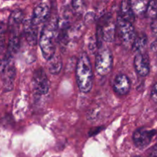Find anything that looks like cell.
<instances>
[{
  "label": "cell",
  "mask_w": 157,
  "mask_h": 157,
  "mask_svg": "<svg viewBox=\"0 0 157 157\" xmlns=\"http://www.w3.org/2000/svg\"><path fill=\"white\" fill-rule=\"evenodd\" d=\"M59 26V20L56 14L51 13L48 21L44 26L39 39V44L43 57L49 60L55 55V41Z\"/></svg>",
  "instance_id": "1"
},
{
  "label": "cell",
  "mask_w": 157,
  "mask_h": 157,
  "mask_svg": "<svg viewBox=\"0 0 157 157\" xmlns=\"http://www.w3.org/2000/svg\"><path fill=\"white\" fill-rule=\"evenodd\" d=\"M76 79L78 87L83 93H88L93 86L94 75L91 63L86 53L79 56L76 65Z\"/></svg>",
  "instance_id": "2"
},
{
  "label": "cell",
  "mask_w": 157,
  "mask_h": 157,
  "mask_svg": "<svg viewBox=\"0 0 157 157\" xmlns=\"http://www.w3.org/2000/svg\"><path fill=\"white\" fill-rule=\"evenodd\" d=\"M113 67V55L108 48H104L98 52L95 60V68L101 76L108 75Z\"/></svg>",
  "instance_id": "3"
},
{
  "label": "cell",
  "mask_w": 157,
  "mask_h": 157,
  "mask_svg": "<svg viewBox=\"0 0 157 157\" xmlns=\"http://www.w3.org/2000/svg\"><path fill=\"white\" fill-rule=\"evenodd\" d=\"M117 21L120 38L122 43L125 47H132V44L136 35L133 25L132 23L124 19L121 15H118Z\"/></svg>",
  "instance_id": "4"
},
{
  "label": "cell",
  "mask_w": 157,
  "mask_h": 157,
  "mask_svg": "<svg viewBox=\"0 0 157 157\" xmlns=\"http://www.w3.org/2000/svg\"><path fill=\"white\" fill-rule=\"evenodd\" d=\"M0 72L4 90L6 91L12 90L16 76V70L13 64V61L4 60L2 66L0 69Z\"/></svg>",
  "instance_id": "5"
},
{
  "label": "cell",
  "mask_w": 157,
  "mask_h": 157,
  "mask_svg": "<svg viewBox=\"0 0 157 157\" xmlns=\"http://www.w3.org/2000/svg\"><path fill=\"white\" fill-rule=\"evenodd\" d=\"M51 13L52 9L49 3L47 2H40L35 6L33 11V15L31 18L32 24L38 27L39 25L46 22L50 18Z\"/></svg>",
  "instance_id": "6"
},
{
  "label": "cell",
  "mask_w": 157,
  "mask_h": 157,
  "mask_svg": "<svg viewBox=\"0 0 157 157\" xmlns=\"http://www.w3.org/2000/svg\"><path fill=\"white\" fill-rule=\"evenodd\" d=\"M32 83L35 92L38 94L44 95L48 92V78L43 68H38L35 71L32 78Z\"/></svg>",
  "instance_id": "7"
},
{
  "label": "cell",
  "mask_w": 157,
  "mask_h": 157,
  "mask_svg": "<svg viewBox=\"0 0 157 157\" xmlns=\"http://www.w3.org/2000/svg\"><path fill=\"white\" fill-rule=\"evenodd\" d=\"M156 133V131L154 130H147L145 128L137 129L133 133V143L137 148H146L150 145Z\"/></svg>",
  "instance_id": "8"
},
{
  "label": "cell",
  "mask_w": 157,
  "mask_h": 157,
  "mask_svg": "<svg viewBox=\"0 0 157 157\" xmlns=\"http://www.w3.org/2000/svg\"><path fill=\"white\" fill-rule=\"evenodd\" d=\"M133 64L135 70L140 76L146 77L149 75L150 71V59L147 54H144L143 52L136 54Z\"/></svg>",
  "instance_id": "9"
},
{
  "label": "cell",
  "mask_w": 157,
  "mask_h": 157,
  "mask_svg": "<svg viewBox=\"0 0 157 157\" xmlns=\"http://www.w3.org/2000/svg\"><path fill=\"white\" fill-rule=\"evenodd\" d=\"M131 83L128 77L124 74L117 75L113 82V89L115 92L120 95H126L130 91Z\"/></svg>",
  "instance_id": "10"
},
{
  "label": "cell",
  "mask_w": 157,
  "mask_h": 157,
  "mask_svg": "<svg viewBox=\"0 0 157 157\" xmlns=\"http://www.w3.org/2000/svg\"><path fill=\"white\" fill-rule=\"evenodd\" d=\"M101 30L102 38L107 42H112L115 38L116 25L112 21L110 17H107L104 21L101 26H99Z\"/></svg>",
  "instance_id": "11"
},
{
  "label": "cell",
  "mask_w": 157,
  "mask_h": 157,
  "mask_svg": "<svg viewBox=\"0 0 157 157\" xmlns=\"http://www.w3.org/2000/svg\"><path fill=\"white\" fill-rule=\"evenodd\" d=\"M24 14L20 9H15L11 12L10 17L9 18V29L10 33L19 32V27L23 23Z\"/></svg>",
  "instance_id": "12"
},
{
  "label": "cell",
  "mask_w": 157,
  "mask_h": 157,
  "mask_svg": "<svg viewBox=\"0 0 157 157\" xmlns=\"http://www.w3.org/2000/svg\"><path fill=\"white\" fill-rule=\"evenodd\" d=\"M24 25V35L26 41L30 45L35 46L37 44L38 29L32 22V19H27L23 23Z\"/></svg>",
  "instance_id": "13"
},
{
  "label": "cell",
  "mask_w": 157,
  "mask_h": 157,
  "mask_svg": "<svg viewBox=\"0 0 157 157\" xmlns=\"http://www.w3.org/2000/svg\"><path fill=\"white\" fill-rule=\"evenodd\" d=\"M62 59L58 55H55L52 58L48 60L47 66L49 72L52 75H58L62 68Z\"/></svg>",
  "instance_id": "14"
},
{
  "label": "cell",
  "mask_w": 157,
  "mask_h": 157,
  "mask_svg": "<svg viewBox=\"0 0 157 157\" xmlns=\"http://www.w3.org/2000/svg\"><path fill=\"white\" fill-rule=\"evenodd\" d=\"M121 15L124 19L132 23L135 20V15L130 7V2L123 1L121 4Z\"/></svg>",
  "instance_id": "15"
},
{
  "label": "cell",
  "mask_w": 157,
  "mask_h": 157,
  "mask_svg": "<svg viewBox=\"0 0 157 157\" xmlns=\"http://www.w3.org/2000/svg\"><path fill=\"white\" fill-rule=\"evenodd\" d=\"M147 42H148V38H147V35L144 33L139 34L135 37V39L132 44V49L133 52L140 53L145 48Z\"/></svg>",
  "instance_id": "16"
},
{
  "label": "cell",
  "mask_w": 157,
  "mask_h": 157,
  "mask_svg": "<svg viewBox=\"0 0 157 157\" xmlns=\"http://www.w3.org/2000/svg\"><path fill=\"white\" fill-rule=\"evenodd\" d=\"M148 2H149L147 1H140V0L130 1V7H131L134 15H137V16L144 15L146 13V11H147Z\"/></svg>",
  "instance_id": "17"
},
{
  "label": "cell",
  "mask_w": 157,
  "mask_h": 157,
  "mask_svg": "<svg viewBox=\"0 0 157 157\" xmlns=\"http://www.w3.org/2000/svg\"><path fill=\"white\" fill-rule=\"evenodd\" d=\"M145 14L148 18L156 19L157 18V1L149 2Z\"/></svg>",
  "instance_id": "18"
},
{
  "label": "cell",
  "mask_w": 157,
  "mask_h": 157,
  "mask_svg": "<svg viewBox=\"0 0 157 157\" xmlns=\"http://www.w3.org/2000/svg\"><path fill=\"white\" fill-rule=\"evenodd\" d=\"M73 10L78 15H81L84 12L85 9V4L84 2L81 1H73L71 2Z\"/></svg>",
  "instance_id": "19"
},
{
  "label": "cell",
  "mask_w": 157,
  "mask_h": 157,
  "mask_svg": "<svg viewBox=\"0 0 157 157\" xmlns=\"http://www.w3.org/2000/svg\"><path fill=\"white\" fill-rule=\"evenodd\" d=\"M151 98L153 101L157 102V83L154 84L151 90Z\"/></svg>",
  "instance_id": "20"
},
{
  "label": "cell",
  "mask_w": 157,
  "mask_h": 157,
  "mask_svg": "<svg viewBox=\"0 0 157 157\" xmlns=\"http://www.w3.org/2000/svg\"><path fill=\"white\" fill-rule=\"evenodd\" d=\"M151 29L153 33L157 36V18L153 20L151 23Z\"/></svg>",
  "instance_id": "21"
},
{
  "label": "cell",
  "mask_w": 157,
  "mask_h": 157,
  "mask_svg": "<svg viewBox=\"0 0 157 157\" xmlns=\"http://www.w3.org/2000/svg\"><path fill=\"white\" fill-rule=\"evenodd\" d=\"M149 157H157V144L153 147L150 155H149Z\"/></svg>",
  "instance_id": "22"
},
{
  "label": "cell",
  "mask_w": 157,
  "mask_h": 157,
  "mask_svg": "<svg viewBox=\"0 0 157 157\" xmlns=\"http://www.w3.org/2000/svg\"><path fill=\"white\" fill-rule=\"evenodd\" d=\"M134 157H140V156H134Z\"/></svg>",
  "instance_id": "23"
}]
</instances>
